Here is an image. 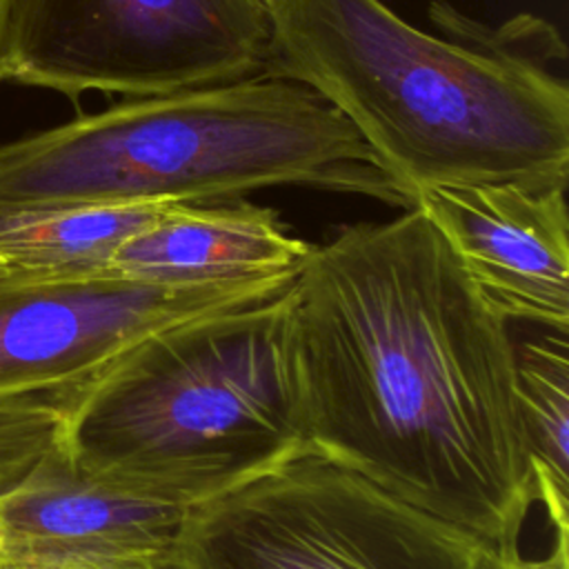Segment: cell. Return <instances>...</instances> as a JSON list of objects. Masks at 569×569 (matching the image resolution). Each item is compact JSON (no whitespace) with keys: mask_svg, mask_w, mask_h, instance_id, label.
Wrapping results in <instances>:
<instances>
[{"mask_svg":"<svg viewBox=\"0 0 569 569\" xmlns=\"http://www.w3.org/2000/svg\"><path fill=\"white\" fill-rule=\"evenodd\" d=\"M293 329L313 453L518 547L536 498L516 342L418 207L311 244Z\"/></svg>","mask_w":569,"mask_h":569,"instance_id":"cell-1","label":"cell"},{"mask_svg":"<svg viewBox=\"0 0 569 569\" xmlns=\"http://www.w3.org/2000/svg\"><path fill=\"white\" fill-rule=\"evenodd\" d=\"M431 36L382 0H269L264 76L300 82L413 196L431 184L567 187V47L518 16L493 29L433 2Z\"/></svg>","mask_w":569,"mask_h":569,"instance_id":"cell-2","label":"cell"},{"mask_svg":"<svg viewBox=\"0 0 569 569\" xmlns=\"http://www.w3.org/2000/svg\"><path fill=\"white\" fill-rule=\"evenodd\" d=\"M280 184L411 209L329 102L264 73L129 98L0 144V204L218 202Z\"/></svg>","mask_w":569,"mask_h":569,"instance_id":"cell-3","label":"cell"},{"mask_svg":"<svg viewBox=\"0 0 569 569\" xmlns=\"http://www.w3.org/2000/svg\"><path fill=\"white\" fill-rule=\"evenodd\" d=\"M64 442L82 469L184 507L309 453L293 282L133 345L71 402Z\"/></svg>","mask_w":569,"mask_h":569,"instance_id":"cell-4","label":"cell"},{"mask_svg":"<svg viewBox=\"0 0 569 569\" xmlns=\"http://www.w3.org/2000/svg\"><path fill=\"white\" fill-rule=\"evenodd\" d=\"M489 545L309 451L187 509L171 569H480Z\"/></svg>","mask_w":569,"mask_h":569,"instance_id":"cell-5","label":"cell"},{"mask_svg":"<svg viewBox=\"0 0 569 569\" xmlns=\"http://www.w3.org/2000/svg\"><path fill=\"white\" fill-rule=\"evenodd\" d=\"M269 0H9V80L78 102L262 76Z\"/></svg>","mask_w":569,"mask_h":569,"instance_id":"cell-6","label":"cell"},{"mask_svg":"<svg viewBox=\"0 0 569 569\" xmlns=\"http://www.w3.org/2000/svg\"><path fill=\"white\" fill-rule=\"evenodd\" d=\"M293 280L171 287L111 273L64 278L0 264V400L51 393L73 402L147 336L269 300Z\"/></svg>","mask_w":569,"mask_h":569,"instance_id":"cell-7","label":"cell"},{"mask_svg":"<svg viewBox=\"0 0 569 569\" xmlns=\"http://www.w3.org/2000/svg\"><path fill=\"white\" fill-rule=\"evenodd\" d=\"M567 187L431 184L413 196L482 298L509 322L569 329Z\"/></svg>","mask_w":569,"mask_h":569,"instance_id":"cell-8","label":"cell"},{"mask_svg":"<svg viewBox=\"0 0 569 569\" xmlns=\"http://www.w3.org/2000/svg\"><path fill=\"white\" fill-rule=\"evenodd\" d=\"M187 509L82 469L64 442L0 493V565L171 549Z\"/></svg>","mask_w":569,"mask_h":569,"instance_id":"cell-9","label":"cell"},{"mask_svg":"<svg viewBox=\"0 0 569 569\" xmlns=\"http://www.w3.org/2000/svg\"><path fill=\"white\" fill-rule=\"evenodd\" d=\"M311 244L251 202H176L129 236L104 273L171 287L289 280Z\"/></svg>","mask_w":569,"mask_h":569,"instance_id":"cell-10","label":"cell"},{"mask_svg":"<svg viewBox=\"0 0 569 569\" xmlns=\"http://www.w3.org/2000/svg\"><path fill=\"white\" fill-rule=\"evenodd\" d=\"M171 204H0V262L64 278L104 273L116 249Z\"/></svg>","mask_w":569,"mask_h":569,"instance_id":"cell-11","label":"cell"},{"mask_svg":"<svg viewBox=\"0 0 569 569\" xmlns=\"http://www.w3.org/2000/svg\"><path fill=\"white\" fill-rule=\"evenodd\" d=\"M567 331L540 329L516 345L520 422L531 465L533 498L553 531H569V358Z\"/></svg>","mask_w":569,"mask_h":569,"instance_id":"cell-12","label":"cell"},{"mask_svg":"<svg viewBox=\"0 0 569 569\" xmlns=\"http://www.w3.org/2000/svg\"><path fill=\"white\" fill-rule=\"evenodd\" d=\"M69 405L51 393L0 400V493L64 445Z\"/></svg>","mask_w":569,"mask_h":569,"instance_id":"cell-13","label":"cell"},{"mask_svg":"<svg viewBox=\"0 0 569 569\" xmlns=\"http://www.w3.org/2000/svg\"><path fill=\"white\" fill-rule=\"evenodd\" d=\"M169 558L171 549H124L0 565V569H171Z\"/></svg>","mask_w":569,"mask_h":569,"instance_id":"cell-14","label":"cell"},{"mask_svg":"<svg viewBox=\"0 0 569 569\" xmlns=\"http://www.w3.org/2000/svg\"><path fill=\"white\" fill-rule=\"evenodd\" d=\"M569 531H556V542L542 558H525L520 547H487L480 569H569Z\"/></svg>","mask_w":569,"mask_h":569,"instance_id":"cell-15","label":"cell"},{"mask_svg":"<svg viewBox=\"0 0 569 569\" xmlns=\"http://www.w3.org/2000/svg\"><path fill=\"white\" fill-rule=\"evenodd\" d=\"M7 11H9V0H0V82L9 80V73H7Z\"/></svg>","mask_w":569,"mask_h":569,"instance_id":"cell-16","label":"cell"},{"mask_svg":"<svg viewBox=\"0 0 569 569\" xmlns=\"http://www.w3.org/2000/svg\"><path fill=\"white\" fill-rule=\"evenodd\" d=\"M0 264H2V262H0Z\"/></svg>","mask_w":569,"mask_h":569,"instance_id":"cell-17","label":"cell"}]
</instances>
